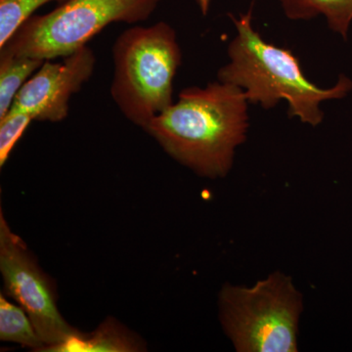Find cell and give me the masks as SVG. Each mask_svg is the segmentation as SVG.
<instances>
[{
    "instance_id": "1",
    "label": "cell",
    "mask_w": 352,
    "mask_h": 352,
    "mask_svg": "<svg viewBox=\"0 0 352 352\" xmlns=\"http://www.w3.org/2000/svg\"><path fill=\"white\" fill-rule=\"evenodd\" d=\"M249 104L241 88L219 80L187 87L144 131L197 175L224 177L247 136Z\"/></svg>"
},
{
    "instance_id": "2",
    "label": "cell",
    "mask_w": 352,
    "mask_h": 352,
    "mask_svg": "<svg viewBox=\"0 0 352 352\" xmlns=\"http://www.w3.org/2000/svg\"><path fill=\"white\" fill-rule=\"evenodd\" d=\"M230 18L237 34L228 46L229 62L219 69L217 80L241 88L250 104L271 109L287 101L289 117L316 126L323 120L322 102L344 98L352 89V80L344 75L330 88L310 82L292 51L268 43L254 31L252 10Z\"/></svg>"
},
{
    "instance_id": "3",
    "label": "cell",
    "mask_w": 352,
    "mask_h": 352,
    "mask_svg": "<svg viewBox=\"0 0 352 352\" xmlns=\"http://www.w3.org/2000/svg\"><path fill=\"white\" fill-rule=\"evenodd\" d=\"M111 96L127 120L144 129L173 104V80L182 62L175 30L168 23L133 25L112 48Z\"/></svg>"
},
{
    "instance_id": "4",
    "label": "cell",
    "mask_w": 352,
    "mask_h": 352,
    "mask_svg": "<svg viewBox=\"0 0 352 352\" xmlns=\"http://www.w3.org/2000/svg\"><path fill=\"white\" fill-rule=\"evenodd\" d=\"M219 305L222 326L236 351H298L302 296L291 278L276 272L252 288L226 285Z\"/></svg>"
},
{
    "instance_id": "5",
    "label": "cell",
    "mask_w": 352,
    "mask_h": 352,
    "mask_svg": "<svg viewBox=\"0 0 352 352\" xmlns=\"http://www.w3.org/2000/svg\"><path fill=\"white\" fill-rule=\"evenodd\" d=\"M163 0H67L54 10L34 15L0 51L45 61L64 58L115 23L138 25Z\"/></svg>"
},
{
    "instance_id": "6",
    "label": "cell",
    "mask_w": 352,
    "mask_h": 352,
    "mask_svg": "<svg viewBox=\"0 0 352 352\" xmlns=\"http://www.w3.org/2000/svg\"><path fill=\"white\" fill-rule=\"evenodd\" d=\"M0 272L6 294L24 308L45 344L43 351H63L82 333L71 327L56 305L50 280L39 267L24 241L0 214Z\"/></svg>"
},
{
    "instance_id": "7",
    "label": "cell",
    "mask_w": 352,
    "mask_h": 352,
    "mask_svg": "<svg viewBox=\"0 0 352 352\" xmlns=\"http://www.w3.org/2000/svg\"><path fill=\"white\" fill-rule=\"evenodd\" d=\"M95 66L96 56L88 45L62 62L45 60L21 88L11 109L29 113L34 120L62 122L68 118L72 96L89 82Z\"/></svg>"
},
{
    "instance_id": "8",
    "label": "cell",
    "mask_w": 352,
    "mask_h": 352,
    "mask_svg": "<svg viewBox=\"0 0 352 352\" xmlns=\"http://www.w3.org/2000/svg\"><path fill=\"white\" fill-rule=\"evenodd\" d=\"M291 20H310L323 16L332 31L347 38L352 23V0H279Z\"/></svg>"
},
{
    "instance_id": "9",
    "label": "cell",
    "mask_w": 352,
    "mask_h": 352,
    "mask_svg": "<svg viewBox=\"0 0 352 352\" xmlns=\"http://www.w3.org/2000/svg\"><path fill=\"white\" fill-rule=\"evenodd\" d=\"M43 62L0 51V118L9 112L21 88Z\"/></svg>"
},
{
    "instance_id": "10",
    "label": "cell",
    "mask_w": 352,
    "mask_h": 352,
    "mask_svg": "<svg viewBox=\"0 0 352 352\" xmlns=\"http://www.w3.org/2000/svg\"><path fill=\"white\" fill-rule=\"evenodd\" d=\"M141 347L136 338L109 319L94 333L76 337L63 351H139Z\"/></svg>"
},
{
    "instance_id": "11",
    "label": "cell",
    "mask_w": 352,
    "mask_h": 352,
    "mask_svg": "<svg viewBox=\"0 0 352 352\" xmlns=\"http://www.w3.org/2000/svg\"><path fill=\"white\" fill-rule=\"evenodd\" d=\"M25 314L24 308L9 302L0 295V340L43 351L45 344Z\"/></svg>"
},
{
    "instance_id": "12",
    "label": "cell",
    "mask_w": 352,
    "mask_h": 352,
    "mask_svg": "<svg viewBox=\"0 0 352 352\" xmlns=\"http://www.w3.org/2000/svg\"><path fill=\"white\" fill-rule=\"evenodd\" d=\"M67 0H0V48L27 22L34 11L50 2L61 4Z\"/></svg>"
},
{
    "instance_id": "13",
    "label": "cell",
    "mask_w": 352,
    "mask_h": 352,
    "mask_svg": "<svg viewBox=\"0 0 352 352\" xmlns=\"http://www.w3.org/2000/svg\"><path fill=\"white\" fill-rule=\"evenodd\" d=\"M34 120L29 113L11 109L0 118V166L6 164L25 129Z\"/></svg>"
},
{
    "instance_id": "14",
    "label": "cell",
    "mask_w": 352,
    "mask_h": 352,
    "mask_svg": "<svg viewBox=\"0 0 352 352\" xmlns=\"http://www.w3.org/2000/svg\"><path fill=\"white\" fill-rule=\"evenodd\" d=\"M197 1H198L199 6H200L201 12L204 14L207 13L208 7H210V0H197Z\"/></svg>"
}]
</instances>
